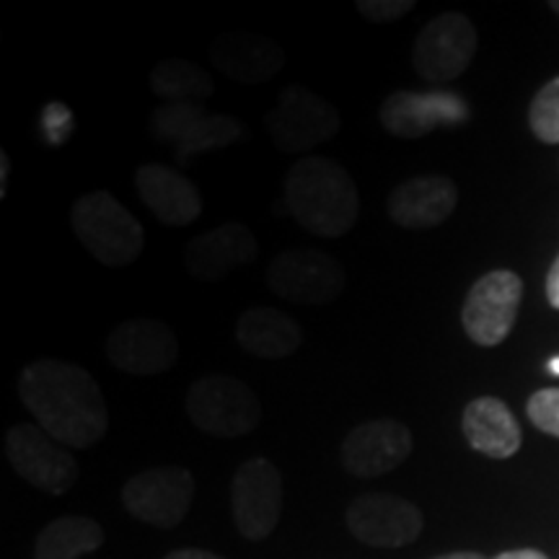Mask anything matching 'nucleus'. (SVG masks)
Here are the masks:
<instances>
[{
  "label": "nucleus",
  "mask_w": 559,
  "mask_h": 559,
  "mask_svg": "<svg viewBox=\"0 0 559 559\" xmlns=\"http://www.w3.org/2000/svg\"><path fill=\"white\" fill-rule=\"evenodd\" d=\"M247 138V128L243 122L236 120L230 115H207L202 120L190 138L177 148V156L181 160L200 156V153L215 151V148H228V145L239 143Z\"/></svg>",
  "instance_id": "nucleus-24"
},
{
  "label": "nucleus",
  "mask_w": 559,
  "mask_h": 559,
  "mask_svg": "<svg viewBox=\"0 0 559 559\" xmlns=\"http://www.w3.org/2000/svg\"><path fill=\"white\" fill-rule=\"evenodd\" d=\"M185 407L194 428L215 438L249 436L262 423V404L249 383L223 373L194 381Z\"/></svg>",
  "instance_id": "nucleus-5"
},
{
  "label": "nucleus",
  "mask_w": 559,
  "mask_h": 559,
  "mask_svg": "<svg viewBox=\"0 0 559 559\" xmlns=\"http://www.w3.org/2000/svg\"><path fill=\"white\" fill-rule=\"evenodd\" d=\"M230 513L239 534L264 542L277 528L283 513V477L267 459H249L230 481Z\"/></svg>",
  "instance_id": "nucleus-10"
},
{
  "label": "nucleus",
  "mask_w": 559,
  "mask_h": 559,
  "mask_svg": "<svg viewBox=\"0 0 559 559\" xmlns=\"http://www.w3.org/2000/svg\"><path fill=\"white\" fill-rule=\"evenodd\" d=\"M164 559H223V557L213 555V551L207 549H177L171 551V555H166Z\"/></svg>",
  "instance_id": "nucleus-31"
},
{
  "label": "nucleus",
  "mask_w": 559,
  "mask_h": 559,
  "mask_svg": "<svg viewBox=\"0 0 559 559\" xmlns=\"http://www.w3.org/2000/svg\"><path fill=\"white\" fill-rule=\"evenodd\" d=\"M194 477L185 466H153L124 481L122 506L153 528H177L194 502Z\"/></svg>",
  "instance_id": "nucleus-7"
},
{
  "label": "nucleus",
  "mask_w": 559,
  "mask_h": 559,
  "mask_svg": "<svg viewBox=\"0 0 559 559\" xmlns=\"http://www.w3.org/2000/svg\"><path fill=\"white\" fill-rule=\"evenodd\" d=\"M381 124L394 138L415 140L438 128H456L469 120V104L456 91H394L379 109Z\"/></svg>",
  "instance_id": "nucleus-15"
},
{
  "label": "nucleus",
  "mask_w": 559,
  "mask_h": 559,
  "mask_svg": "<svg viewBox=\"0 0 559 559\" xmlns=\"http://www.w3.org/2000/svg\"><path fill=\"white\" fill-rule=\"evenodd\" d=\"M5 459L21 479L47 495H66L79 481V461L37 423L11 425Z\"/></svg>",
  "instance_id": "nucleus-6"
},
{
  "label": "nucleus",
  "mask_w": 559,
  "mask_h": 559,
  "mask_svg": "<svg viewBox=\"0 0 559 559\" xmlns=\"http://www.w3.org/2000/svg\"><path fill=\"white\" fill-rule=\"evenodd\" d=\"M9 190V153H0V198H5Z\"/></svg>",
  "instance_id": "nucleus-33"
},
{
  "label": "nucleus",
  "mask_w": 559,
  "mask_h": 559,
  "mask_svg": "<svg viewBox=\"0 0 559 559\" xmlns=\"http://www.w3.org/2000/svg\"><path fill=\"white\" fill-rule=\"evenodd\" d=\"M135 190L143 205L169 228H185L200 218V190L185 174L164 164H143L135 171Z\"/></svg>",
  "instance_id": "nucleus-19"
},
{
  "label": "nucleus",
  "mask_w": 559,
  "mask_h": 559,
  "mask_svg": "<svg viewBox=\"0 0 559 559\" xmlns=\"http://www.w3.org/2000/svg\"><path fill=\"white\" fill-rule=\"evenodd\" d=\"M495 559H547V555H542L539 549H513V551H502Z\"/></svg>",
  "instance_id": "nucleus-32"
},
{
  "label": "nucleus",
  "mask_w": 559,
  "mask_h": 559,
  "mask_svg": "<svg viewBox=\"0 0 559 559\" xmlns=\"http://www.w3.org/2000/svg\"><path fill=\"white\" fill-rule=\"evenodd\" d=\"M549 370H551V373H555V376H559V358H555V360L549 362Z\"/></svg>",
  "instance_id": "nucleus-35"
},
{
  "label": "nucleus",
  "mask_w": 559,
  "mask_h": 559,
  "mask_svg": "<svg viewBox=\"0 0 559 559\" xmlns=\"http://www.w3.org/2000/svg\"><path fill=\"white\" fill-rule=\"evenodd\" d=\"M432 559H485V557L477 555V551H451V555H440Z\"/></svg>",
  "instance_id": "nucleus-34"
},
{
  "label": "nucleus",
  "mask_w": 559,
  "mask_h": 559,
  "mask_svg": "<svg viewBox=\"0 0 559 559\" xmlns=\"http://www.w3.org/2000/svg\"><path fill=\"white\" fill-rule=\"evenodd\" d=\"M264 128L280 153L306 158V153L337 135L342 117L337 107L317 91L290 83L280 91L277 104L264 117Z\"/></svg>",
  "instance_id": "nucleus-4"
},
{
  "label": "nucleus",
  "mask_w": 559,
  "mask_h": 559,
  "mask_svg": "<svg viewBox=\"0 0 559 559\" xmlns=\"http://www.w3.org/2000/svg\"><path fill=\"white\" fill-rule=\"evenodd\" d=\"M547 298L555 309H559V257L555 260V264H551L547 275Z\"/></svg>",
  "instance_id": "nucleus-30"
},
{
  "label": "nucleus",
  "mask_w": 559,
  "mask_h": 559,
  "mask_svg": "<svg viewBox=\"0 0 559 559\" xmlns=\"http://www.w3.org/2000/svg\"><path fill=\"white\" fill-rule=\"evenodd\" d=\"M83 249L104 267H128L143 254L145 230L115 194L96 190L75 200L70 210Z\"/></svg>",
  "instance_id": "nucleus-3"
},
{
  "label": "nucleus",
  "mask_w": 559,
  "mask_h": 559,
  "mask_svg": "<svg viewBox=\"0 0 559 559\" xmlns=\"http://www.w3.org/2000/svg\"><path fill=\"white\" fill-rule=\"evenodd\" d=\"M459 190L449 177L423 174L402 181L389 194V218L400 228L428 230L451 218L456 210Z\"/></svg>",
  "instance_id": "nucleus-18"
},
{
  "label": "nucleus",
  "mask_w": 559,
  "mask_h": 559,
  "mask_svg": "<svg viewBox=\"0 0 559 559\" xmlns=\"http://www.w3.org/2000/svg\"><path fill=\"white\" fill-rule=\"evenodd\" d=\"M412 432L404 423L394 417L368 419V423L355 425L342 440V466L347 474L358 479H376L383 474L400 469L409 459Z\"/></svg>",
  "instance_id": "nucleus-14"
},
{
  "label": "nucleus",
  "mask_w": 559,
  "mask_h": 559,
  "mask_svg": "<svg viewBox=\"0 0 559 559\" xmlns=\"http://www.w3.org/2000/svg\"><path fill=\"white\" fill-rule=\"evenodd\" d=\"M236 340L249 355L262 360H285L300 347L304 332L298 321L288 313L270 309V306H257V309L243 311L236 321Z\"/></svg>",
  "instance_id": "nucleus-21"
},
{
  "label": "nucleus",
  "mask_w": 559,
  "mask_h": 559,
  "mask_svg": "<svg viewBox=\"0 0 559 559\" xmlns=\"http://www.w3.org/2000/svg\"><path fill=\"white\" fill-rule=\"evenodd\" d=\"M477 52V29L461 13H440L417 34L412 66L428 83H449L466 73Z\"/></svg>",
  "instance_id": "nucleus-11"
},
{
  "label": "nucleus",
  "mask_w": 559,
  "mask_h": 559,
  "mask_svg": "<svg viewBox=\"0 0 559 559\" xmlns=\"http://www.w3.org/2000/svg\"><path fill=\"white\" fill-rule=\"evenodd\" d=\"M107 360L130 376L166 373L179 360V340L166 321L148 317L128 319L111 330Z\"/></svg>",
  "instance_id": "nucleus-13"
},
{
  "label": "nucleus",
  "mask_w": 559,
  "mask_h": 559,
  "mask_svg": "<svg viewBox=\"0 0 559 559\" xmlns=\"http://www.w3.org/2000/svg\"><path fill=\"white\" fill-rule=\"evenodd\" d=\"M523 298V280L510 270L479 277L461 309V324L479 347H498L513 332Z\"/></svg>",
  "instance_id": "nucleus-9"
},
{
  "label": "nucleus",
  "mask_w": 559,
  "mask_h": 559,
  "mask_svg": "<svg viewBox=\"0 0 559 559\" xmlns=\"http://www.w3.org/2000/svg\"><path fill=\"white\" fill-rule=\"evenodd\" d=\"M461 430L474 451L489 459H510L521 449V428L508 404L495 396H479L466 404Z\"/></svg>",
  "instance_id": "nucleus-20"
},
{
  "label": "nucleus",
  "mask_w": 559,
  "mask_h": 559,
  "mask_svg": "<svg viewBox=\"0 0 559 559\" xmlns=\"http://www.w3.org/2000/svg\"><path fill=\"white\" fill-rule=\"evenodd\" d=\"M210 62L228 81L243 83V86H260L283 70L285 55L264 34L228 32L213 41Z\"/></svg>",
  "instance_id": "nucleus-17"
},
{
  "label": "nucleus",
  "mask_w": 559,
  "mask_h": 559,
  "mask_svg": "<svg viewBox=\"0 0 559 559\" xmlns=\"http://www.w3.org/2000/svg\"><path fill=\"white\" fill-rule=\"evenodd\" d=\"M528 124L547 145L559 143V75L544 83L528 107Z\"/></svg>",
  "instance_id": "nucleus-26"
},
{
  "label": "nucleus",
  "mask_w": 559,
  "mask_h": 559,
  "mask_svg": "<svg viewBox=\"0 0 559 559\" xmlns=\"http://www.w3.org/2000/svg\"><path fill=\"white\" fill-rule=\"evenodd\" d=\"M264 283L277 298L293 304H332L345 290V267L326 251L288 249L267 264Z\"/></svg>",
  "instance_id": "nucleus-8"
},
{
  "label": "nucleus",
  "mask_w": 559,
  "mask_h": 559,
  "mask_svg": "<svg viewBox=\"0 0 559 559\" xmlns=\"http://www.w3.org/2000/svg\"><path fill=\"white\" fill-rule=\"evenodd\" d=\"M207 115L210 111L202 107V104L166 102L153 111V132H156L160 143L171 145V148L177 151Z\"/></svg>",
  "instance_id": "nucleus-25"
},
{
  "label": "nucleus",
  "mask_w": 559,
  "mask_h": 559,
  "mask_svg": "<svg viewBox=\"0 0 559 559\" xmlns=\"http://www.w3.org/2000/svg\"><path fill=\"white\" fill-rule=\"evenodd\" d=\"M349 534L376 549H402L419 539L425 519L415 502L391 492H366L347 506Z\"/></svg>",
  "instance_id": "nucleus-12"
},
{
  "label": "nucleus",
  "mask_w": 559,
  "mask_h": 559,
  "mask_svg": "<svg viewBox=\"0 0 559 559\" xmlns=\"http://www.w3.org/2000/svg\"><path fill=\"white\" fill-rule=\"evenodd\" d=\"M355 9L373 24H391V21L407 16L415 9V0H358Z\"/></svg>",
  "instance_id": "nucleus-28"
},
{
  "label": "nucleus",
  "mask_w": 559,
  "mask_h": 559,
  "mask_svg": "<svg viewBox=\"0 0 559 559\" xmlns=\"http://www.w3.org/2000/svg\"><path fill=\"white\" fill-rule=\"evenodd\" d=\"M551 9H555V13L559 16V0H555V3H551Z\"/></svg>",
  "instance_id": "nucleus-36"
},
{
  "label": "nucleus",
  "mask_w": 559,
  "mask_h": 559,
  "mask_svg": "<svg viewBox=\"0 0 559 559\" xmlns=\"http://www.w3.org/2000/svg\"><path fill=\"white\" fill-rule=\"evenodd\" d=\"M260 254V243L243 223L228 221L218 228L194 236L185 249V267L194 280L202 283H218L230 272L247 267Z\"/></svg>",
  "instance_id": "nucleus-16"
},
{
  "label": "nucleus",
  "mask_w": 559,
  "mask_h": 559,
  "mask_svg": "<svg viewBox=\"0 0 559 559\" xmlns=\"http://www.w3.org/2000/svg\"><path fill=\"white\" fill-rule=\"evenodd\" d=\"M104 544V528L88 515H62L47 523L34 542V559H81Z\"/></svg>",
  "instance_id": "nucleus-22"
},
{
  "label": "nucleus",
  "mask_w": 559,
  "mask_h": 559,
  "mask_svg": "<svg viewBox=\"0 0 559 559\" xmlns=\"http://www.w3.org/2000/svg\"><path fill=\"white\" fill-rule=\"evenodd\" d=\"M148 83L153 94L164 96L166 102H190L202 104L215 94V81L205 68L194 66L185 58H166L151 70Z\"/></svg>",
  "instance_id": "nucleus-23"
},
{
  "label": "nucleus",
  "mask_w": 559,
  "mask_h": 559,
  "mask_svg": "<svg viewBox=\"0 0 559 559\" xmlns=\"http://www.w3.org/2000/svg\"><path fill=\"white\" fill-rule=\"evenodd\" d=\"M73 128V117H70V111L66 107H60V104H50V107L45 109V130L50 140H62Z\"/></svg>",
  "instance_id": "nucleus-29"
},
{
  "label": "nucleus",
  "mask_w": 559,
  "mask_h": 559,
  "mask_svg": "<svg viewBox=\"0 0 559 559\" xmlns=\"http://www.w3.org/2000/svg\"><path fill=\"white\" fill-rule=\"evenodd\" d=\"M19 396L34 423L70 449H91L107 436L109 409L88 370L68 360L41 358L21 370Z\"/></svg>",
  "instance_id": "nucleus-1"
},
{
  "label": "nucleus",
  "mask_w": 559,
  "mask_h": 559,
  "mask_svg": "<svg viewBox=\"0 0 559 559\" xmlns=\"http://www.w3.org/2000/svg\"><path fill=\"white\" fill-rule=\"evenodd\" d=\"M528 419L547 436L559 438V389H542L528 400Z\"/></svg>",
  "instance_id": "nucleus-27"
},
{
  "label": "nucleus",
  "mask_w": 559,
  "mask_h": 559,
  "mask_svg": "<svg viewBox=\"0 0 559 559\" xmlns=\"http://www.w3.org/2000/svg\"><path fill=\"white\" fill-rule=\"evenodd\" d=\"M285 207L309 234L340 239L360 218V192L337 160L306 156L285 177Z\"/></svg>",
  "instance_id": "nucleus-2"
}]
</instances>
